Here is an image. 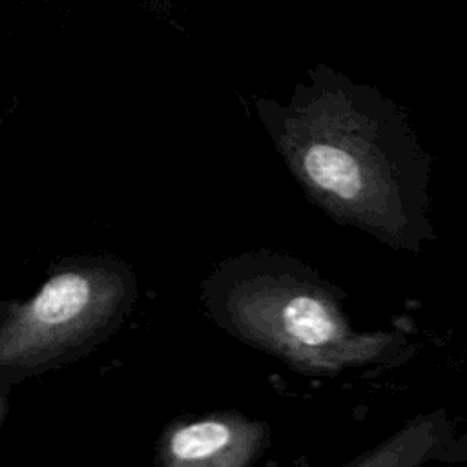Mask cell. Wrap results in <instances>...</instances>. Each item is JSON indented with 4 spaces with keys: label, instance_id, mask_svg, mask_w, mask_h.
<instances>
[{
    "label": "cell",
    "instance_id": "4",
    "mask_svg": "<svg viewBox=\"0 0 467 467\" xmlns=\"http://www.w3.org/2000/svg\"><path fill=\"white\" fill-rule=\"evenodd\" d=\"M272 441L266 421L239 410L173 418L155 443L157 467H254Z\"/></svg>",
    "mask_w": 467,
    "mask_h": 467
},
{
    "label": "cell",
    "instance_id": "3",
    "mask_svg": "<svg viewBox=\"0 0 467 467\" xmlns=\"http://www.w3.org/2000/svg\"><path fill=\"white\" fill-rule=\"evenodd\" d=\"M137 297V275L124 259L109 254H82L58 261L29 297L4 301L2 421L13 387L88 356L120 328Z\"/></svg>",
    "mask_w": 467,
    "mask_h": 467
},
{
    "label": "cell",
    "instance_id": "1",
    "mask_svg": "<svg viewBox=\"0 0 467 467\" xmlns=\"http://www.w3.org/2000/svg\"><path fill=\"white\" fill-rule=\"evenodd\" d=\"M363 95L319 66L290 104L268 106L263 120L308 201L339 224L418 252L432 237L420 181L370 124Z\"/></svg>",
    "mask_w": 467,
    "mask_h": 467
},
{
    "label": "cell",
    "instance_id": "5",
    "mask_svg": "<svg viewBox=\"0 0 467 467\" xmlns=\"http://www.w3.org/2000/svg\"><path fill=\"white\" fill-rule=\"evenodd\" d=\"M447 436L445 410L420 414L347 467H421L440 452Z\"/></svg>",
    "mask_w": 467,
    "mask_h": 467
},
{
    "label": "cell",
    "instance_id": "6",
    "mask_svg": "<svg viewBox=\"0 0 467 467\" xmlns=\"http://www.w3.org/2000/svg\"><path fill=\"white\" fill-rule=\"evenodd\" d=\"M288 467H310V462H308V458H305V456H301V458H297L292 465H288Z\"/></svg>",
    "mask_w": 467,
    "mask_h": 467
},
{
    "label": "cell",
    "instance_id": "2",
    "mask_svg": "<svg viewBox=\"0 0 467 467\" xmlns=\"http://www.w3.org/2000/svg\"><path fill=\"white\" fill-rule=\"evenodd\" d=\"M343 297L314 266L275 250L224 257L199 286L204 314L223 332L317 378L383 363L403 343L392 332L358 330Z\"/></svg>",
    "mask_w": 467,
    "mask_h": 467
}]
</instances>
